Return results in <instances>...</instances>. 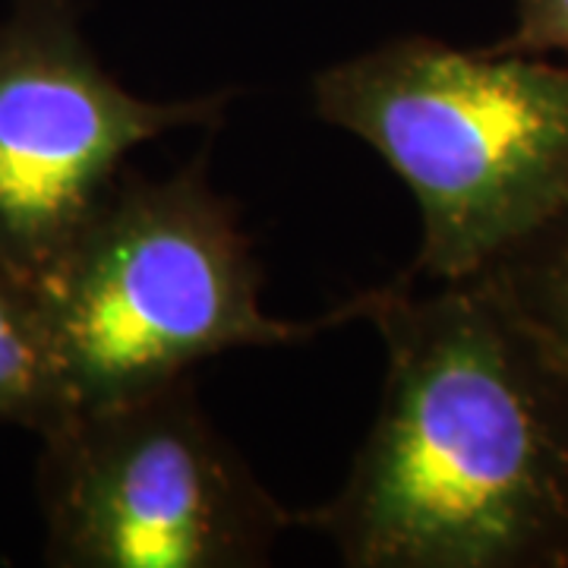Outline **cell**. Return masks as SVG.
Wrapping results in <instances>:
<instances>
[{"mask_svg": "<svg viewBox=\"0 0 568 568\" xmlns=\"http://www.w3.org/2000/svg\"><path fill=\"white\" fill-rule=\"evenodd\" d=\"M386 383L338 496L297 511L354 568H568V379L480 278L357 297Z\"/></svg>", "mask_w": 568, "mask_h": 568, "instance_id": "obj_1", "label": "cell"}, {"mask_svg": "<svg viewBox=\"0 0 568 568\" xmlns=\"http://www.w3.org/2000/svg\"><path fill=\"white\" fill-rule=\"evenodd\" d=\"M316 118L366 142L420 212L414 272L480 275L568 205V67L407 36L320 70Z\"/></svg>", "mask_w": 568, "mask_h": 568, "instance_id": "obj_2", "label": "cell"}, {"mask_svg": "<svg viewBox=\"0 0 568 568\" xmlns=\"http://www.w3.org/2000/svg\"><path fill=\"white\" fill-rule=\"evenodd\" d=\"M70 410L121 402L237 347L304 342L357 320V301L313 323L263 310V272L205 159L168 178L123 168L36 287Z\"/></svg>", "mask_w": 568, "mask_h": 568, "instance_id": "obj_3", "label": "cell"}, {"mask_svg": "<svg viewBox=\"0 0 568 568\" xmlns=\"http://www.w3.org/2000/svg\"><path fill=\"white\" fill-rule=\"evenodd\" d=\"M39 439L51 566L253 568L301 528L209 420L190 376L77 407Z\"/></svg>", "mask_w": 568, "mask_h": 568, "instance_id": "obj_4", "label": "cell"}, {"mask_svg": "<svg viewBox=\"0 0 568 568\" xmlns=\"http://www.w3.org/2000/svg\"><path fill=\"white\" fill-rule=\"evenodd\" d=\"M82 0H17L0 20V263L39 287L133 149L219 126L234 89L142 99L82 36Z\"/></svg>", "mask_w": 568, "mask_h": 568, "instance_id": "obj_5", "label": "cell"}, {"mask_svg": "<svg viewBox=\"0 0 568 568\" xmlns=\"http://www.w3.org/2000/svg\"><path fill=\"white\" fill-rule=\"evenodd\" d=\"M70 414L36 284L0 263V426L44 433Z\"/></svg>", "mask_w": 568, "mask_h": 568, "instance_id": "obj_6", "label": "cell"}, {"mask_svg": "<svg viewBox=\"0 0 568 568\" xmlns=\"http://www.w3.org/2000/svg\"><path fill=\"white\" fill-rule=\"evenodd\" d=\"M474 278L568 379V205Z\"/></svg>", "mask_w": 568, "mask_h": 568, "instance_id": "obj_7", "label": "cell"}, {"mask_svg": "<svg viewBox=\"0 0 568 568\" xmlns=\"http://www.w3.org/2000/svg\"><path fill=\"white\" fill-rule=\"evenodd\" d=\"M493 48L534 58L568 54V0H515L511 32Z\"/></svg>", "mask_w": 568, "mask_h": 568, "instance_id": "obj_8", "label": "cell"}]
</instances>
